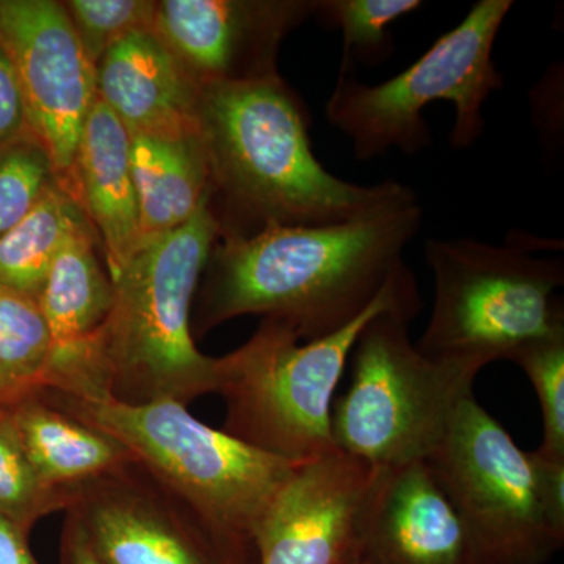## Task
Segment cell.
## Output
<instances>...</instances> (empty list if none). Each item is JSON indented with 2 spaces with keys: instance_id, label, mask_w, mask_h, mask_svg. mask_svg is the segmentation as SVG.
<instances>
[{
  "instance_id": "obj_8",
  "label": "cell",
  "mask_w": 564,
  "mask_h": 564,
  "mask_svg": "<svg viewBox=\"0 0 564 564\" xmlns=\"http://www.w3.org/2000/svg\"><path fill=\"white\" fill-rule=\"evenodd\" d=\"M415 317L384 311L364 326L350 355V384L333 404L337 451L373 469L426 462L480 373L473 364L423 355L408 332Z\"/></svg>"
},
{
  "instance_id": "obj_17",
  "label": "cell",
  "mask_w": 564,
  "mask_h": 564,
  "mask_svg": "<svg viewBox=\"0 0 564 564\" xmlns=\"http://www.w3.org/2000/svg\"><path fill=\"white\" fill-rule=\"evenodd\" d=\"M25 454L44 485L68 491L132 463L117 440L33 393L7 408Z\"/></svg>"
},
{
  "instance_id": "obj_10",
  "label": "cell",
  "mask_w": 564,
  "mask_h": 564,
  "mask_svg": "<svg viewBox=\"0 0 564 564\" xmlns=\"http://www.w3.org/2000/svg\"><path fill=\"white\" fill-rule=\"evenodd\" d=\"M0 44L20 76L29 128L74 191V165L96 98V66L85 54L65 6L52 0H0Z\"/></svg>"
},
{
  "instance_id": "obj_24",
  "label": "cell",
  "mask_w": 564,
  "mask_h": 564,
  "mask_svg": "<svg viewBox=\"0 0 564 564\" xmlns=\"http://www.w3.org/2000/svg\"><path fill=\"white\" fill-rule=\"evenodd\" d=\"M55 181L50 155L33 137L0 151V236L28 217Z\"/></svg>"
},
{
  "instance_id": "obj_7",
  "label": "cell",
  "mask_w": 564,
  "mask_h": 564,
  "mask_svg": "<svg viewBox=\"0 0 564 564\" xmlns=\"http://www.w3.org/2000/svg\"><path fill=\"white\" fill-rule=\"evenodd\" d=\"M511 9V0H480L410 68L383 84L366 85L340 74L326 118L351 140L355 158L372 161L393 148L413 155L432 147L422 111L436 101L454 104V148L473 147L485 132L486 101L503 87L492 50Z\"/></svg>"
},
{
  "instance_id": "obj_22",
  "label": "cell",
  "mask_w": 564,
  "mask_h": 564,
  "mask_svg": "<svg viewBox=\"0 0 564 564\" xmlns=\"http://www.w3.org/2000/svg\"><path fill=\"white\" fill-rule=\"evenodd\" d=\"M422 6L419 0H314L313 18L343 33L340 74H347L351 61L383 62L392 50L389 25Z\"/></svg>"
},
{
  "instance_id": "obj_27",
  "label": "cell",
  "mask_w": 564,
  "mask_h": 564,
  "mask_svg": "<svg viewBox=\"0 0 564 564\" xmlns=\"http://www.w3.org/2000/svg\"><path fill=\"white\" fill-rule=\"evenodd\" d=\"M32 137L20 76L9 52L0 44V151Z\"/></svg>"
},
{
  "instance_id": "obj_20",
  "label": "cell",
  "mask_w": 564,
  "mask_h": 564,
  "mask_svg": "<svg viewBox=\"0 0 564 564\" xmlns=\"http://www.w3.org/2000/svg\"><path fill=\"white\" fill-rule=\"evenodd\" d=\"M87 226L79 199L55 181L28 217L0 236V285L39 302L55 256Z\"/></svg>"
},
{
  "instance_id": "obj_28",
  "label": "cell",
  "mask_w": 564,
  "mask_h": 564,
  "mask_svg": "<svg viewBox=\"0 0 564 564\" xmlns=\"http://www.w3.org/2000/svg\"><path fill=\"white\" fill-rule=\"evenodd\" d=\"M0 564H39L28 544V533L0 516Z\"/></svg>"
},
{
  "instance_id": "obj_18",
  "label": "cell",
  "mask_w": 564,
  "mask_h": 564,
  "mask_svg": "<svg viewBox=\"0 0 564 564\" xmlns=\"http://www.w3.org/2000/svg\"><path fill=\"white\" fill-rule=\"evenodd\" d=\"M132 135V176L141 237L185 225L207 198L210 165L202 133L187 137Z\"/></svg>"
},
{
  "instance_id": "obj_16",
  "label": "cell",
  "mask_w": 564,
  "mask_h": 564,
  "mask_svg": "<svg viewBox=\"0 0 564 564\" xmlns=\"http://www.w3.org/2000/svg\"><path fill=\"white\" fill-rule=\"evenodd\" d=\"M74 191L101 236L107 270L115 281L143 237L132 176V135L99 98L82 131Z\"/></svg>"
},
{
  "instance_id": "obj_23",
  "label": "cell",
  "mask_w": 564,
  "mask_h": 564,
  "mask_svg": "<svg viewBox=\"0 0 564 564\" xmlns=\"http://www.w3.org/2000/svg\"><path fill=\"white\" fill-rule=\"evenodd\" d=\"M69 491L50 488L33 469L7 408H0V516L29 533L44 516L66 510Z\"/></svg>"
},
{
  "instance_id": "obj_21",
  "label": "cell",
  "mask_w": 564,
  "mask_h": 564,
  "mask_svg": "<svg viewBox=\"0 0 564 564\" xmlns=\"http://www.w3.org/2000/svg\"><path fill=\"white\" fill-rule=\"evenodd\" d=\"M54 351L39 302L0 285V408L47 388Z\"/></svg>"
},
{
  "instance_id": "obj_30",
  "label": "cell",
  "mask_w": 564,
  "mask_h": 564,
  "mask_svg": "<svg viewBox=\"0 0 564 564\" xmlns=\"http://www.w3.org/2000/svg\"><path fill=\"white\" fill-rule=\"evenodd\" d=\"M347 564H362V563L359 562L358 555H356V552H355V555L351 556L350 562H348Z\"/></svg>"
},
{
  "instance_id": "obj_3",
  "label": "cell",
  "mask_w": 564,
  "mask_h": 564,
  "mask_svg": "<svg viewBox=\"0 0 564 564\" xmlns=\"http://www.w3.org/2000/svg\"><path fill=\"white\" fill-rule=\"evenodd\" d=\"M218 232L207 202L180 228L141 240L113 281L109 317L87 344L93 373L113 399L187 406L217 393L218 358L196 348L191 311Z\"/></svg>"
},
{
  "instance_id": "obj_19",
  "label": "cell",
  "mask_w": 564,
  "mask_h": 564,
  "mask_svg": "<svg viewBox=\"0 0 564 564\" xmlns=\"http://www.w3.org/2000/svg\"><path fill=\"white\" fill-rule=\"evenodd\" d=\"M115 288L96 254L90 226L74 232L55 256L39 296L55 350L88 343L109 317Z\"/></svg>"
},
{
  "instance_id": "obj_14",
  "label": "cell",
  "mask_w": 564,
  "mask_h": 564,
  "mask_svg": "<svg viewBox=\"0 0 564 564\" xmlns=\"http://www.w3.org/2000/svg\"><path fill=\"white\" fill-rule=\"evenodd\" d=\"M152 484L139 480L132 462L70 488L65 511L104 564H210L181 525L177 500Z\"/></svg>"
},
{
  "instance_id": "obj_29",
  "label": "cell",
  "mask_w": 564,
  "mask_h": 564,
  "mask_svg": "<svg viewBox=\"0 0 564 564\" xmlns=\"http://www.w3.org/2000/svg\"><path fill=\"white\" fill-rule=\"evenodd\" d=\"M65 558L68 564H104L91 551L80 527L70 516L65 532Z\"/></svg>"
},
{
  "instance_id": "obj_5",
  "label": "cell",
  "mask_w": 564,
  "mask_h": 564,
  "mask_svg": "<svg viewBox=\"0 0 564 564\" xmlns=\"http://www.w3.org/2000/svg\"><path fill=\"white\" fill-rule=\"evenodd\" d=\"M562 250V242L521 232H511L502 245L429 240L434 303L419 350L481 370L513 361L529 345L563 337L564 307L556 291L564 284V262L538 256Z\"/></svg>"
},
{
  "instance_id": "obj_25",
  "label": "cell",
  "mask_w": 564,
  "mask_h": 564,
  "mask_svg": "<svg viewBox=\"0 0 564 564\" xmlns=\"http://www.w3.org/2000/svg\"><path fill=\"white\" fill-rule=\"evenodd\" d=\"M511 362L524 370L540 400L543 443L538 454L564 462V336L529 345Z\"/></svg>"
},
{
  "instance_id": "obj_9",
  "label": "cell",
  "mask_w": 564,
  "mask_h": 564,
  "mask_svg": "<svg viewBox=\"0 0 564 564\" xmlns=\"http://www.w3.org/2000/svg\"><path fill=\"white\" fill-rule=\"evenodd\" d=\"M426 464L485 564H547L563 547L564 527L545 508L532 455L474 392L456 406Z\"/></svg>"
},
{
  "instance_id": "obj_15",
  "label": "cell",
  "mask_w": 564,
  "mask_h": 564,
  "mask_svg": "<svg viewBox=\"0 0 564 564\" xmlns=\"http://www.w3.org/2000/svg\"><path fill=\"white\" fill-rule=\"evenodd\" d=\"M199 91L154 31L129 33L96 65V95L131 133L199 135Z\"/></svg>"
},
{
  "instance_id": "obj_11",
  "label": "cell",
  "mask_w": 564,
  "mask_h": 564,
  "mask_svg": "<svg viewBox=\"0 0 564 564\" xmlns=\"http://www.w3.org/2000/svg\"><path fill=\"white\" fill-rule=\"evenodd\" d=\"M313 11L314 0H165L155 9L154 32L204 87L274 76L278 44Z\"/></svg>"
},
{
  "instance_id": "obj_1",
  "label": "cell",
  "mask_w": 564,
  "mask_h": 564,
  "mask_svg": "<svg viewBox=\"0 0 564 564\" xmlns=\"http://www.w3.org/2000/svg\"><path fill=\"white\" fill-rule=\"evenodd\" d=\"M417 202L328 226H270L232 237L215 256L203 328L265 315L302 343L340 332L408 269L422 226Z\"/></svg>"
},
{
  "instance_id": "obj_2",
  "label": "cell",
  "mask_w": 564,
  "mask_h": 564,
  "mask_svg": "<svg viewBox=\"0 0 564 564\" xmlns=\"http://www.w3.org/2000/svg\"><path fill=\"white\" fill-rule=\"evenodd\" d=\"M210 177L237 207L270 226H328L417 202L408 185H358L315 158L304 107L274 76L217 82L199 91Z\"/></svg>"
},
{
  "instance_id": "obj_6",
  "label": "cell",
  "mask_w": 564,
  "mask_h": 564,
  "mask_svg": "<svg viewBox=\"0 0 564 564\" xmlns=\"http://www.w3.org/2000/svg\"><path fill=\"white\" fill-rule=\"evenodd\" d=\"M393 310H422L411 270L361 317L322 339L302 343L265 318L247 344L218 358L217 393L228 408L223 432L296 466L339 452L332 434L334 392L364 326Z\"/></svg>"
},
{
  "instance_id": "obj_13",
  "label": "cell",
  "mask_w": 564,
  "mask_h": 564,
  "mask_svg": "<svg viewBox=\"0 0 564 564\" xmlns=\"http://www.w3.org/2000/svg\"><path fill=\"white\" fill-rule=\"evenodd\" d=\"M356 555L362 564H485L426 462L377 469Z\"/></svg>"
},
{
  "instance_id": "obj_4",
  "label": "cell",
  "mask_w": 564,
  "mask_h": 564,
  "mask_svg": "<svg viewBox=\"0 0 564 564\" xmlns=\"http://www.w3.org/2000/svg\"><path fill=\"white\" fill-rule=\"evenodd\" d=\"M44 395L117 440L133 462L172 494L229 551L252 545L296 464L215 430L173 400L126 403L102 388Z\"/></svg>"
},
{
  "instance_id": "obj_12",
  "label": "cell",
  "mask_w": 564,
  "mask_h": 564,
  "mask_svg": "<svg viewBox=\"0 0 564 564\" xmlns=\"http://www.w3.org/2000/svg\"><path fill=\"white\" fill-rule=\"evenodd\" d=\"M377 469L334 452L296 466L256 534L261 564H347Z\"/></svg>"
},
{
  "instance_id": "obj_26",
  "label": "cell",
  "mask_w": 564,
  "mask_h": 564,
  "mask_svg": "<svg viewBox=\"0 0 564 564\" xmlns=\"http://www.w3.org/2000/svg\"><path fill=\"white\" fill-rule=\"evenodd\" d=\"M93 65L117 41L137 31H154L158 3L140 0H70L63 3Z\"/></svg>"
}]
</instances>
